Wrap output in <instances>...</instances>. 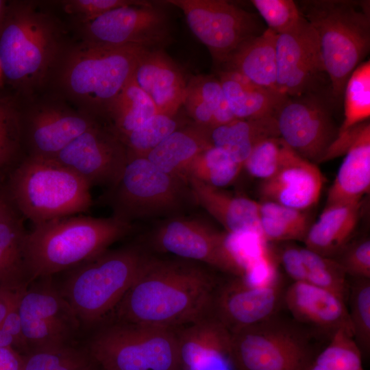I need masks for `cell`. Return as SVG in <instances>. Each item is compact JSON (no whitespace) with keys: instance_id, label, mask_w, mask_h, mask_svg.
I'll use <instances>...</instances> for the list:
<instances>
[{"instance_id":"obj_1","label":"cell","mask_w":370,"mask_h":370,"mask_svg":"<svg viewBox=\"0 0 370 370\" xmlns=\"http://www.w3.org/2000/svg\"><path fill=\"white\" fill-rule=\"evenodd\" d=\"M217 285L193 261L145 256L116 307L119 321L177 329L211 314Z\"/></svg>"},{"instance_id":"obj_2","label":"cell","mask_w":370,"mask_h":370,"mask_svg":"<svg viewBox=\"0 0 370 370\" xmlns=\"http://www.w3.org/2000/svg\"><path fill=\"white\" fill-rule=\"evenodd\" d=\"M132 223L114 216L71 215L34 225L23 247L29 283L71 269L129 234Z\"/></svg>"},{"instance_id":"obj_3","label":"cell","mask_w":370,"mask_h":370,"mask_svg":"<svg viewBox=\"0 0 370 370\" xmlns=\"http://www.w3.org/2000/svg\"><path fill=\"white\" fill-rule=\"evenodd\" d=\"M296 3L317 34L332 95L341 97L350 75L369 51V1L307 0Z\"/></svg>"},{"instance_id":"obj_4","label":"cell","mask_w":370,"mask_h":370,"mask_svg":"<svg viewBox=\"0 0 370 370\" xmlns=\"http://www.w3.org/2000/svg\"><path fill=\"white\" fill-rule=\"evenodd\" d=\"M8 191L34 225L86 212L93 203L87 183L53 159L25 158L10 175Z\"/></svg>"},{"instance_id":"obj_5","label":"cell","mask_w":370,"mask_h":370,"mask_svg":"<svg viewBox=\"0 0 370 370\" xmlns=\"http://www.w3.org/2000/svg\"><path fill=\"white\" fill-rule=\"evenodd\" d=\"M145 256L136 247L107 250L71 269L60 293L79 320L95 323L116 308Z\"/></svg>"},{"instance_id":"obj_6","label":"cell","mask_w":370,"mask_h":370,"mask_svg":"<svg viewBox=\"0 0 370 370\" xmlns=\"http://www.w3.org/2000/svg\"><path fill=\"white\" fill-rule=\"evenodd\" d=\"M148 50L151 49L85 42L67 58L62 73V84L79 102L107 114L131 79L140 58Z\"/></svg>"},{"instance_id":"obj_7","label":"cell","mask_w":370,"mask_h":370,"mask_svg":"<svg viewBox=\"0 0 370 370\" xmlns=\"http://www.w3.org/2000/svg\"><path fill=\"white\" fill-rule=\"evenodd\" d=\"M316 336L296 322L277 313L232 333L237 370H307L314 360Z\"/></svg>"},{"instance_id":"obj_8","label":"cell","mask_w":370,"mask_h":370,"mask_svg":"<svg viewBox=\"0 0 370 370\" xmlns=\"http://www.w3.org/2000/svg\"><path fill=\"white\" fill-rule=\"evenodd\" d=\"M90 354L103 370H180L175 330L121 322L92 338Z\"/></svg>"},{"instance_id":"obj_9","label":"cell","mask_w":370,"mask_h":370,"mask_svg":"<svg viewBox=\"0 0 370 370\" xmlns=\"http://www.w3.org/2000/svg\"><path fill=\"white\" fill-rule=\"evenodd\" d=\"M51 21L28 5L7 10L0 25V68L11 82L30 86L42 78L56 49Z\"/></svg>"},{"instance_id":"obj_10","label":"cell","mask_w":370,"mask_h":370,"mask_svg":"<svg viewBox=\"0 0 370 370\" xmlns=\"http://www.w3.org/2000/svg\"><path fill=\"white\" fill-rule=\"evenodd\" d=\"M145 157L129 156L116 183L106 194L112 216L130 223L133 220L173 212L181 206L184 186Z\"/></svg>"},{"instance_id":"obj_11","label":"cell","mask_w":370,"mask_h":370,"mask_svg":"<svg viewBox=\"0 0 370 370\" xmlns=\"http://www.w3.org/2000/svg\"><path fill=\"white\" fill-rule=\"evenodd\" d=\"M183 12L195 37L223 65L247 40L261 34L256 15L224 0H168Z\"/></svg>"},{"instance_id":"obj_12","label":"cell","mask_w":370,"mask_h":370,"mask_svg":"<svg viewBox=\"0 0 370 370\" xmlns=\"http://www.w3.org/2000/svg\"><path fill=\"white\" fill-rule=\"evenodd\" d=\"M274 116L280 138L314 163L322 161L338 135L329 107L317 92L284 97Z\"/></svg>"},{"instance_id":"obj_13","label":"cell","mask_w":370,"mask_h":370,"mask_svg":"<svg viewBox=\"0 0 370 370\" xmlns=\"http://www.w3.org/2000/svg\"><path fill=\"white\" fill-rule=\"evenodd\" d=\"M85 42L106 47L163 49L171 41L166 14L148 2L117 8L83 23Z\"/></svg>"},{"instance_id":"obj_14","label":"cell","mask_w":370,"mask_h":370,"mask_svg":"<svg viewBox=\"0 0 370 370\" xmlns=\"http://www.w3.org/2000/svg\"><path fill=\"white\" fill-rule=\"evenodd\" d=\"M18 311L28 352L68 345L79 328V320L68 301L47 282L27 286Z\"/></svg>"},{"instance_id":"obj_15","label":"cell","mask_w":370,"mask_h":370,"mask_svg":"<svg viewBox=\"0 0 370 370\" xmlns=\"http://www.w3.org/2000/svg\"><path fill=\"white\" fill-rule=\"evenodd\" d=\"M91 188L114 186L127 160V149L110 129L98 124L77 136L53 158Z\"/></svg>"},{"instance_id":"obj_16","label":"cell","mask_w":370,"mask_h":370,"mask_svg":"<svg viewBox=\"0 0 370 370\" xmlns=\"http://www.w3.org/2000/svg\"><path fill=\"white\" fill-rule=\"evenodd\" d=\"M277 90L282 97L317 92L325 74L317 34L302 16L290 30L277 35Z\"/></svg>"},{"instance_id":"obj_17","label":"cell","mask_w":370,"mask_h":370,"mask_svg":"<svg viewBox=\"0 0 370 370\" xmlns=\"http://www.w3.org/2000/svg\"><path fill=\"white\" fill-rule=\"evenodd\" d=\"M156 246L190 261L208 264L234 277H243L226 245V234L196 219H175L162 225L154 236Z\"/></svg>"},{"instance_id":"obj_18","label":"cell","mask_w":370,"mask_h":370,"mask_svg":"<svg viewBox=\"0 0 370 370\" xmlns=\"http://www.w3.org/2000/svg\"><path fill=\"white\" fill-rule=\"evenodd\" d=\"M345 155L330 186L325 208L361 202L370 188V124L367 121L337 135L328 160Z\"/></svg>"},{"instance_id":"obj_19","label":"cell","mask_w":370,"mask_h":370,"mask_svg":"<svg viewBox=\"0 0 370 370\" xmlns=\"http://www.w3.org/2000/svg\"><path fill=\"white\" fill-rule=\"evenodd\" d=\"M284 291L280 279L260 286L234 277L217 287L211 314L234 333L277 313Z\"/></svg>"},{"instance_id":"obj_20","label":"cell","mask_w":370,"mask_h":370,"mask_svg":"<svg viewBox=\"0 0 370 370\" xmlns=\"http://www.w3.org/2000/svg\"><path fill=\"white\" fill-rule=\"evenodd\" d=\"M282 301L293 319L316 337L323 336L330 340L343 328L352 333L347 301L332 291L293 282L284 290Z\"/></svg>"},{"instance_id":"obj_21","label":"cell","mask_w":370,"mask_h":370,"mask_svg":"<svg viewBox=\"0 0 370 370\" xmlns=\"http://www.w3.org/2000/svg\"><path fill=\"white\" fill-rule=\"evenodd\" d=\"M174 330L180 368L221 370L236 367L232 333L212 314Z\"/></svg>"},{"instance_id":"obj_22","label":"cell","mask_w":370,"mask_h":370,"mask_svg":"<svg viewBox=\"0 0 370 370\" xmlns=\"http://www.w3.org/2000/svg\"><path fill=\"white\" fill-rule=\"evenodd\" d=\"M324 177L315 163L296 152L259 187L263 201L274 202L304 211L318 201Z\"/></svg>"},{"instance_id":"obj_23","label":"cell","mask_w":370,"mask_h":370,"mask_svg":"<svg viewBox=\"0 0 370 370\" xmlns=\"http://www.w3.org/2000/svg\"><path fill=\"white\" fill-rule=\"evenodd\" d=\"M89 116L56 108H44L28 118L22 127L28 156L53 158L77 136L95 125Z\"/></svg>"},{"instance_id":"obj_24","label":"cell","mask_w":370,"mask_h":370,"mask_svg":"<svg viewBox=\"0 0 370 370\" xmlns=\"http://www.w3.org/2000/svg\"><path fill=\"white\" fill-rule=\"evenodd\" d=\"M132 77L152 100L158 113L175 116L183 106L188 83L163 49L147 51L140 58Z\"/></svg>"},{"instance_id":"obj_25","label":"cell","mask_w":370,"mask_h":370,"mask_svg":"<svg viewBox=\"0 0 370 370\" xmlns=\"http://www.w3.org/2000/svg\"><path fill=\"white\" fill-rule=\"evenodd\" d=\"M186 182L195 200L223 226L227 233L255 232L262 234L258 202L232 195L194 177H188Z\"/></svg>"},{"instance_id":"obj_26","label":"cell","mask_w":370,"mask_h":370,"mask_svg":"<svg viewBox=\"0 0 370 370\" xmlns=\"http://www.w3.org/2000/svg\"><path fill=\"white\" fill-rule=\"evenodd\" d=\"M280 261L293 282L325 288L347 300L349 280L341 265L333 258L306 247H287Z\"/></svg>"},{"instance_id":"obj_27","label":"cell","mask_w":370,"mask_h":370,"mask_svg":"<svg viewBox=\"0 0 370 370\" xmlns=\"http://www.w3.org/2000/svg\"><path fill=\"white\" fill-rule=\"evenodd\" d=\"M277 35L267 29L261 34L247 40L222 65L223 71H237L254 84L279 95L277 90Z\"/></svg>"},{"instance_id":"obj_28","label":"cell","mask_w":370,"mask_h":370,"mask_svg":"<svg viewBox=\"0 0 370 370\" xmlns=\"http://www.w3.org/2000/svg\"><path fill=\"white\" fill-rule=\"evenodd\" d=\"M209 131L196 124L178 128L145 158L163 172L187 184L189 166L201 153L212 147Z\"/></svg>"},{"instance_id":"obj_29","label":"cell","mask_w":370,"mask_h":370,"mask_svg":"<svg viewBox=\"0 0 370 370\" xmlns=\"http://www.w3.org/2000/svg\"><path fill=\"white\" fill-rule=\"evenodd\" d=\"M362 201L324 208L304 239L306 248L335 258L348 244L358 223Z\"/></svg>"},{"instance_id":"obj_30","label":"cell","mask_w":370,"mask_h":370,"mask_svg":"<svg viewBox=\"0 0 370 370\" xmlns=\"http://www.w3.org/2000/svg\"><path fill=\"white\" fill-rule=\"evenodd\" d=\"M212 146L243 165L254 147L262 140L280 137L274 115L255 119H234L210 130Z\"/></svg>"},{"instance_id":"obj_31","label":"cell","mask_w":370,"mask_h":370,"mask_svg":"<svg viewBox=\"0 0 370 370\" xmlns=\"http://www.w3.org/2000/svg\"><path fill=\"white\" fill-rule=\"evenodd\" d=\"M230 109L236 119L274 115L284 97L261 88L235 71L219 72V78Z\"/></svg>"},{"instance_id":"obj_32","label":"cell","mask_w":370,"mask_h":370,"mask_svg":"<svg viewBox=\"0 0 370 370\" xmlns=\"http://www.w3.org/2000/svg\"><path fill=\"white\" fill-rule=\"evenodd\" d=\"M17 214L0 221V286L18 289L28 286L23 247L27 232Z\"/></svg>"},{"instance_id":"obj_33","label":"cell","mask_w":370,"mask_h":370,"mask_svg":"<svg viewBox=\"0 0 370 370\" xmlns=\"http://www.w3.org/2000/svg\"><path fill=\"white\" fill-rule=\"evenodd\" d=\"M157 113L152 100L132 77L114 99L107 114L112 121L111 130L120 139Z\"/></svg>"},{"instance_id":"obj_34","label":"cell","mask_w":370,"mask_h":370,"mask_svg":"<svg viewBox=\"0 0 370 370\" xmlns=\"http://www.w3.org/2000/svg\"><path fill=\"white\" fill-rule=\"evenodd\" d=\"M259 210L261 232L268 243L304 241L310 225L304 211L271 201L260 202Z\"/></svg>"},{"instance_id":"obj_35","label":"cell","mask_w":370,"mask_h":370,"mask_svg":"<svg viewBox=\"0 0 370 370\" xmlns=\"http://www.w3.org/2000/svg\"><path fill=\"white\" fill-rule=\"evenodd\" d=\"M344 120L341 134L369 120L370 116V62L360 63L348 78L345 88Z\"/></svg>"},{"instance_id":"obj_36","label":"cell","mask_w":370,"mask_h":370,"mask_svg":"<svg viewBox=\"0 0 370 370\" xmlns=\"http://www.w3.org/2000/svg\"><path fill=\"white\" fill-rule=\"evenodd\" d=\"M242 168V165L225 151L212 146L195 159L188 169L186 180L189 177H194L221 188L232 184Z\"/></svg>"},{"instance_id":"obj_37","label":"cell","mask_w":370,"mask_h":370,"mask_svg":"<svg viewBox=\"0 0 370 370\" xmlns=\"http://www.w3.org/2000/svg\"><path fill=\"white\" fill-rule=\"evenodd\" d=\"M92 359L69 344L43 347L23 354L21 370H93Z\"/></svg>"},{"instance_id":"obj_38","label":"cell","mask_w":370,"mask_h":370,"mask_svg":"<svg viewBox=\"0 0 370 370\" xmlns=\"http://www.w3.org/2000/svg\"><path fill=\"white\" fill-rule=\"evenodd\" d=\"M347 302L353 338L362 355H367L370 351V279L349 281Z\"/></svg>"},{"instance_id":"obj_39","label":"cell","mask_w":370,"mask_h":370,"mask_svg":"<svg viewBox=\"0 0 370 370\" xmlns=\"http://www.w3.org/2000/svg\"><path fill=\"white\" fill-rule=\"evenodd\" d=\"M157 113L143 125L121 137L127 156L145 157L167 136L180 128L174 118Z\"/></svg>"},{"instance_id":"obj_40","label":"cell","mask_w":370,"mask_h":370,"mask_svg":"<svg viewBox=\"0 0 370 370\" xmlns=\"http://www.w3.org/2000/svg\"><path fill=\"white\" fill-rule=\"evenodd\" d=\"M294 152L280 137L267 138L254 147L243 168L251 175L264 180L277 173Z\"/></svg>"},{"instance_id":"obj_41","label":"cell","mask_w":370,"mask_h":370,"mask_svg":"<svg viewBox=\"0 0 370 370\" xmlns=\"http://www.w3.org/2000/svg\"><path fill=\"white\" fill-rule=\"evenodd\" d=\"M362 355L351 331L338 330L314 360L328 370H364Z\"/></svg>"},{"instance_id":"obj_42","label":"cell","mask_w":370,"mask_h":370,"mask_svg":"<svg viewBox=\"0 0 370 370\" xmlns=\"http://www.w3.org/2000/svg\"><path fill=\"white\" fill-rule=\"evenodd\" d=\"M251 2L267 23V29L277 34L290 30L302 18L297 3L292 0H252Z\"/></svg>"},{"instance_id":"obj_43","label":"cell","mask_w":370,"mask_h":370,"mask_svg":"<svg viewBox=\"0 0 370 370\" xmlns=\"http://www.w3.org/2000/svg\"><path fill=\"white\" fill-rule=\"evenodd\" d=\"M21 140L22 125L18 114L0 101V177L15 160Z\"/></svg>"},{"instance_id":"obj_44","label":"cell","mask_w":370,"mask_h":370,"mask_svg":"<svg viewBox=\"0 0 370 370\" xmlns=\"http://www.w3.org/2000/svg\"><path fill=\"white\" fill-rule=\"evenodd\" d=\"M189 82L197 90L210 109L215 127L236 119L230 109L219 79L213 76L199 75Z\"/></svg>"},{"instance_id":"obj_45","label":"cell","mask_w":370,"mask_h":370,"mask_svg":"<svg viewBox=\"0 0 370 370\" xmlns=\"http://www.w3.org/2000/svg\"><path fill=\"white\" fill-rule=\"evenodd\" d=\"M343 267L347 276L370 279V240L362 238L347 244L334 258Z\"/></svg>"},{"instance_id":"obj_46","label":"cell","mask_w":370,"mask_h":370,"mask_svg":"<svg viewBox=\"0 0 370 370\" xmlns=\"http://www.w3.org/2000/svg\"><path fill=\"white\" fill-rule=\"evenodd\" d=\"M147 3L148 1L132 0H72L64 3V10L85 23L117 8Z\"/></svg>"},{"instance_id":"obj_47","label":"cell","mask_w":370,"mask_h":370,"mask_svg":"<svg viewBox=\"0 0 370 370\" xmlns=\"http://www.w3.org/2000/svg\"><path fill=\"white\" fill-rule=\"evenodd\" d=\"M195 124L208 130L215 127L213 114L197 90L188 83L187 92L183 103Z\"/></svg>"},{"instance_id":"obj_48","label":"cell","mask_w":370,"mask_h":370,"mask_svg":"<svg viewBox=\"0 0 370 370\" xmlns=\"http://www.w3.org/2000/svg\"><path fill=\"white\" fill-rule=\"evenodd\" d=\"M27 287L18 289H10L2 287L3 294L0 300V325L8 312L18 302L21 295Z\"/></svg>"},{"instance_id":"obj_49","label":"cell","mask_w":370,"mask_h":370,"mask_svg":"<svg viewBox=\"0 0 370 370\" xmlns=\"http://www.w3.org/2000/svg\"><path fill=\"white\" fill-rule=\"evenodd\" d=\"M23 355L12 347H0V370H21Z\"/></svg>"},{"instance_id":"obj_50","label":"cell","mask_w":370,"mask_h":370,"mask_svg":"<svg viewBox=\"0 0 370 370\" xmlns=\"http://www.w3.org/2000/svg\"><path fill=\"white\" fill-rule=\"evenodd\" d=\"M0 347H12L18 351L17 343L14 338L7 331L0 327Z\"/></svg>"},{"instance_id":"obj_51","label":"cell","mask_w":370,"mask_h":370,"mask_svg":"<svg viewBox=\"0 0 370 370\" xmlns=\"http://www.w3.org/2000/svg\"><path fill=\"white\" fill-rule=\"evenodd\" d=\"M16 214L9 201L0 193V221Z\"/></svg>"},{"instance_id":"obj_52","label":"cell","mask_w":370,"mask_h":370,"mask_svg":"<svg viewBox=\"0 0 370 370\" xmlns=\"http://www.w3.org/2000/svg\"><path fill=\"white\" fill-rule=\"evenodd\" d=\"M8 8L4 1L0 0V25L4 18Z\"/></svg>"},{"instance_id":"obj_53","label":"cell","mask_w":370,"mask_h":370,"mask_svg":"<svg viewBox=\"0 0 370 370\" xmlns=\"http://www.w3.org/2000/svg\"><path fill=\"white\" fill-rule=\"evenodd\" d=\"M307 370H328L323 366L317 363L314 360L312 362Z\"/></svg>"},{"instance_id":"obj_54","label":"cell","mask_w":370,"mask_h":370,"mask_svg":"<svg viewBox=\"0 0 370 370\" xmlns=\"http://www.w3.org/2000/svg\"><path fill=\"white\" fill-rule=\"evenodd\" d=\"M221 370H237V369L236 367H228V368H225Z\"/></svg>"},{"instance_id":"obj_55","label":"cell","mask_w":370,"mask_h":370,"mask_svg":"<svg viewBox=\"0 0 370 370\" xmlns=\"http://www.w3.org/2000/svg\"><path fill=\"white\" fill-rule=\"evenodd\" d=\"M0 71H1V68H0Z\"/></svg>"}]
</instances>
